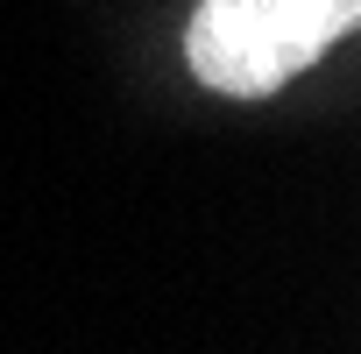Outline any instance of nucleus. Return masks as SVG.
Listing matches in <instances>:
<instances>
[{"label": "nucleus", "mask_w": 361, "mask_h": 354, "mask_svg": "<svg viewBox=\"0 0 361 354\" xmlns=\"http://www.w3.org/2000/svg\"><path fill=\"white\" fill-rule=\"evenodd\" d=\"M354 22L361 0H199L185 29V64L206 92L269 99L340 36H354Z\"/></svg>", "instance_id": "obj_1"}]
</instances>
